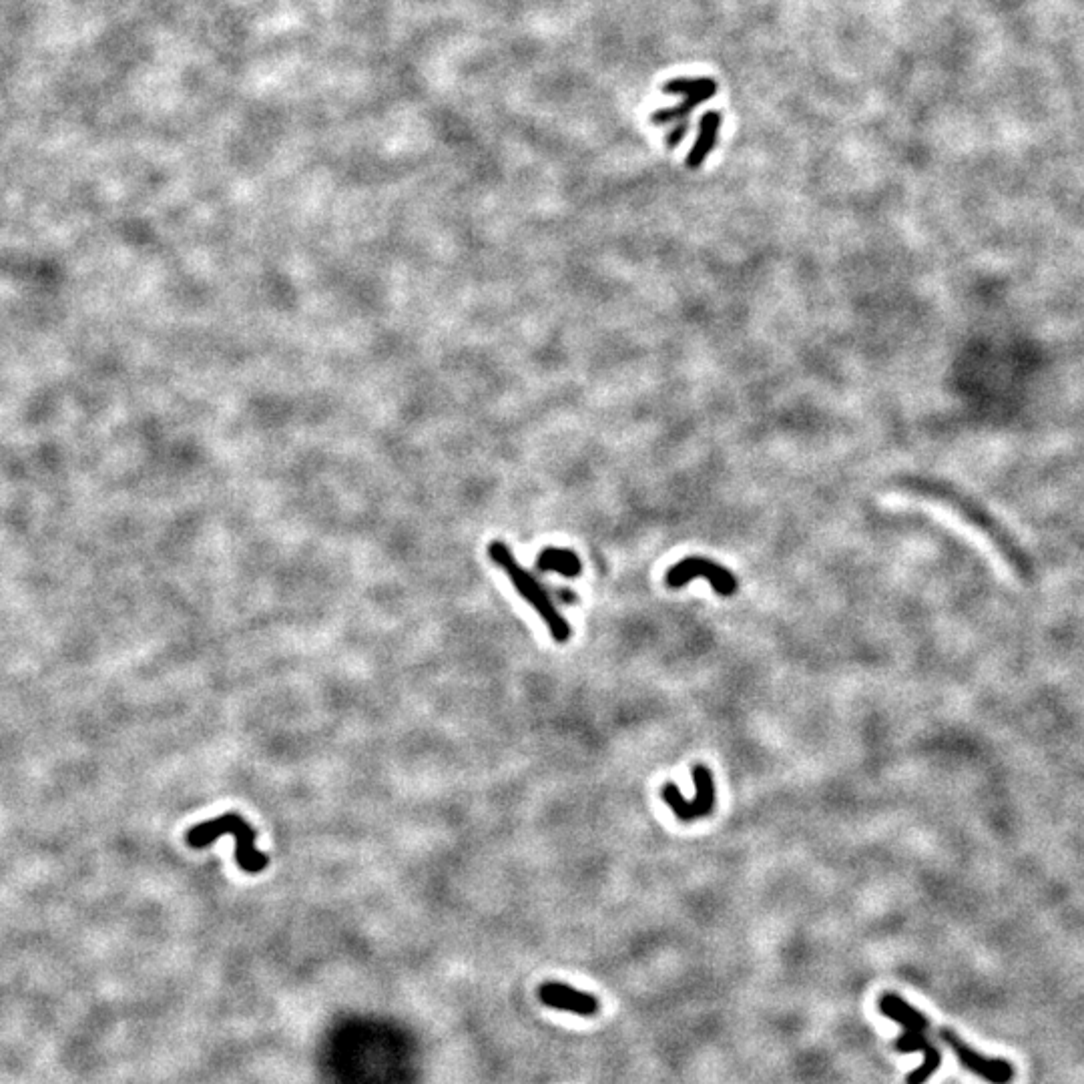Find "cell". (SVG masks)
I'll list each match as a JSON object with an SVG mask.
<instances>
[{
  "instance_id": "9",
  "label": "cell",
  "mask_w": 1084,
  "mask_h": 1084,
  "mask_svg": "<svg viewBox=\"0 0 1084 1084\" xmlns=\"http://www.w3.org/2000/svg\"><path fill=\"white\" fill-rule=\"evenodd\" d=\"M536 565L542 573H547V571L559 573L569 579L579 577L583 571L581 559L573 551H567V549H545L540 553Z\"/></svg>"
},
{
  "instance_id": "7",
  "label": "cell",
  "mask_w": 1084,
  "mask_h": 1084,
  "mask_svg": "<svg viewBox=\"0 0 1084 1084\" xmlns=\"http://www.w3.org/2000/svg\"><path fill=\"white\" fill-rule=\"evenodd\" d=\"M538 1000L553 1010H563V1012L583 1016V1018H593L601 1010V1002L595 994L581 992L561 982L542 984L538 988Z\"/></svg>"
},
{
  "instance_id": "11",
  "label": "cell",
  "mask_w": 1084,
  "mask_h": 1084,
  "mask_svg": "<svg viewBox=\"0 0 1084 1084\" xmlns=\"http://www.w3.org/2000/svg\"><path fill=\"white\" fill-rule=\"evenodd\" d=\"M661 91L665 95H675V97L701 93V91L717 93V83L711 77H677V79H669Z\"/></svg>"
},
{
  "instance_id": "4",
  "label": "cell",
  "mask_w": 1084,
  "mask_h": 1084,
  "mask_svg": "<svg viewBox=\"0 0 1084 1084\" xmlns=\"http://www.w3.org/2000/svg\"><path fill=\"white\" fill-rule=\"evenodd\" d=\"M691 775L695 783L693 799H685L675 783H665L661 789L663 801L683 824H693L701 818H707L715 809V781L711 769L705 765H695Z\"/></svg>"
},
{
  "instance_id": "6",
  "label": "cell",
  "mask_w": 1084,
  "mask_h": 1084,
  "mask_svg": "<svg viewBox=\"0 0 1084 1084\" xmlns=\"http://www.w3.org/2000/svg\"><path fill=\"white\" fill-rule=\"evenodd\" d=\"M695 579L707 581L711 585V589L719 597H733L737 593V587H739L735 575L729 569L717 565L715 561L703 559V557L683 559L681 563L671 567L667 571V577H665L667 587H671V589H681V587L689 585Z\"/></svg>"
},
{
  "instance_id": "5",
  "label": "cell",
  "mask_w": 1084,
  "mask_h": 1084,
  "mask_svg": "<svg viewBox=\"0 0 1084 1084\" xmlns=\"http://www.w3.org/2000/svg\"><path fill=\"white\" fill-rule=\"evenodd\" d=\"M940 1040L952 1048L958 1062L978 1078L990 1082V1084H1012L1016 1070L1006 1058H990L974 1050L970 1044H966L954 1030L942 1028L938 1032Z\"/></svg>"
},
{
  "instance_id": "2",
  "label": "cell",
  "mask_w": 1084,
  "mask_h": 1084,
  "mask_svg": "<svg viewBox=\"0 0 1084 1084\" xmlns=\"http://www.w3.org/2000/svg\"><path fill=\"white\" fill-rule=\"evenodd\" d=\"M488 555L492 563L506 573V577L510 579L514 589L520 593V597L538 613L542 621H545L551 637L561 645L567 643L571 639L569 621L561 615V611L555 607V603L551 601L549 593L542 589V585L518 565L516 557L510 553V549L504 545V542H498V540L490 542Z\"/></svg>"
},
{
  "instance_id": "12",
  "label": "cell",
  "mask_w": 1084,
  "mask_h": 1084,
  "mask_svg": "<svg viewBox=\"0 0 1084 1084\" xmlns=\"http://www.w3.org/2000/svg\"><path fill=\"white\" fill-rule=\"evenodd\" d=\"M689 129H691V127H689L687 119L679 121V123H677V125H675V127H673L671 131H669V135H667V145H669L671 149H673V147H677V145H679V143H681V141H683V139L687 137Z\"/></svg>"
},
{
  "instance_id": "3",
  "label": "cell",
  "mask_w": 1084,
  "mask_h": 1084,
  "mask_svg": "<svg viewBox=\"0 0 1084 1084\" xmlns=\"http://www.w3.org/2000/svg\"><path fill=\"white\" fill-rule=\"evenodd\" d=\"M231 834L235 838L237 866L247 874H259L267 868V856L255 848L253 828L239 818L237 813H225L211 822H203L187 832V844L195 850L211 846L221 836Z\"/></svg>"
},
{
  "instance_id": "8",
  "label": "cell",
  "mask_w": 1084,
  "mask_h": 1084,
  "mask_svg": "<svg viewBox=\"0 0 1084 1084\" xmlns=\"http://www.w3.org/2000/svg\"><path fill=\"white\" fill-rule=\"evenodd\" d=\"M721 125H723V115L719 111L703 113V117L699 121L697 139H695L693 147L687 153L685 165L689 169H699L707 161V157L713 153V149L717 145V139H719Z\"/></svg>"
},
{
  "instance_id": "1",
  "label": "cell",
  "mask_w": 1084,
  "mask_h": 1084,
  "mask_svg": "<svg viewBox=\"0 0 1084 1084\" xmlns=\"http://www.w3.org/2000/svg\"><path fill=\"white\" fill-rule=\"evenodd\" d=\"M878 1008L882 1016L894 1020L898 1026L904 1028V1034L896 1040L894 1048L902 1054H912V1052L924 1054V1062L908 1074L906 1082L926 1084L942 1064V1054L938 1046L930 1040V1030H932L930 1020L896 992H884L878 1000Z\"/></svg>"
},
{
  "instance_id": "10",
  "label": "cell",
  "mask_w": 1084,
  "mask_h": 1084,
  "mask_svg": "<svg viewBox=\"0 0 1084 1084\" xmlns=\"http://www.w3.org/2000/svg\"><path fill=\"white\" fill-rule=\"evenodd\" d=\"M715 97V93H709V91H701V93H691V95H683V99L671 107H663V109H657L653 115H651V121L655 125H669V123H679L683 119H687L699 105L711 101Z\"/></svg>"
}]
</instances>
